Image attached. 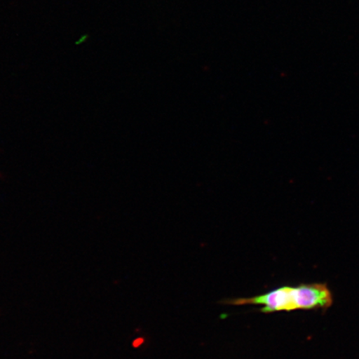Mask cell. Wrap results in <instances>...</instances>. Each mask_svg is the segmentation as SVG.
Instances as JSON below:
<instances>
[{"instance_id": "6da1fadb", "label": "cell", "mask_w": 359, "mask_h": 359, "mask_svg": "<svg viewBox=\"0 0 359 359\" xmlns=\"http://www.w3.org/2000/svg\"><path fill=\"white\" fill-rule=\"evenodd\" d=\"M227 304L232 305H259V306H262L260 311L266 313L295 311L293 296H292V287L290 286L281 287V288L272 290L262 295L255 296L253 298L231 300Z\"/></svg>"}, {"instance_id": "7a4b0ae2", "label": "cell", "mask_w": 359, "mask_h": 359, "mask_svg": "<svg viewBox=\"0 0 359 359\" xmlns=\"http://www.w3.org/2000/svg\"><path fill=\"white\" fill-rule=\"evenodd\" d=\"M295 309H327L333 304V296L325 285L312 284L292 287Z\"/></svg>"}]
</instances>
